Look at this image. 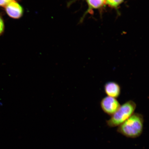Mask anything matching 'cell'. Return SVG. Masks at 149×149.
<instances>
[{
    "mask_svg": "<svg viewBox=\"0 0 149 149\" xmlns=\"http://www.w3.org/2000/svg\"><path fill=\"white\" fill-rule=\"evenodd\" d=\"M136 108V104L133 100L126 102L107 121V125L110 127L120 126L134 113Z\"/></svg>",
    "mask_w": 149,
    "mask_h": 149,
    "instance_id": "obj_2",
    "label": "cell"
},
{
    "mask_svg": "<svg viewBox=\"0 0 149 149\" xmlns=\"http://www.w3.org/2000/svg\"><path fill=\"white\" fill-rule=\"evenodd\" d=\"M144 122L143 115L141 113H134L118 126L117 131L126 137L136 138L142 133Z\"/></svg>",
    "mask_w": 149,
    "mask_h": 149,
    "instance_id": "obj_1",
    "label": "cell"
},
{
    "mask_svg": "<svg viewBox=\"0 0 149 149\" xmlns=\"http://www.w3.org/2000/svg\"><path fill=\"white\" fill-rule=\"evenodd\" d=\"M5 30V24L2 16L0 14V37L2 36Z\"/></svg>",
    "mask_w": 149,
    "mask_h": 149,
    "instance_id": "obj_8",
    "label": "cell"
},
{
    "mask_svg": "<svg viewBox=\"0 0 149 149\" xmlns=\"http://www.w3.org/2000/svg\"><path fill=\"white\" fill-rule=\"evenodd\" d=\"M100 105L104 112L111 116L118 110L121 106L116 98L108 96L102 98Z\"/></svg>",
    "mask_w": 149,
    "mask_h": 149,
    "instance_id": "obj_3",
    "label": "cell"
},
{
    "mask_svg": "<svg viewBox=\"0 0 149 149\" xmlns=\"http://www.w3.org/2000/svg\"><path fill=\"white\" fill-rule=\"evenodd\" d=\"M4 8L7 15L14 19H18L23 15V7L15 0L9 3Z\"/></svg>",
    "mask_w": 149,
    "mask_h": 149,
    "instance_id": "obj_4",
    "label": "cell"
},
{
    "mask_svg": "<svg viewBox=\"0 0 149 149\" xmlns=\"http://www.w3.org/2000/svg\"><path fill=\"white\" fill-rule=\"evenodd\" d=\"M3 106V103L2 102L0 101V107Z\"/></svg>",
    "mask_w": 149,
    "mask_h": 149,
    "instance_id": "obj_10",
    "label": "cell"
},
{
    "mask_svg": "<svg viewBox=\"0 0 149 149\" xmlns=\"http://www.w3.org/2000/svg\"><path fill=\"white\" fill-rule=\"evenodd\" d=\"M104 91L108 96L116 98L120 96L121 89L120 85L114 81L108 82L104 86Z\"/></svg>",
    "mask_w": 149,
    "mask_h": 149,
    "instance_id": "obj_5",
    "label": "cell"
},
{
    "mask_svg": "<svg viewBox=\"0 0 149 149\" xmlns=\"http://www.w3.org/2000/svg\"><path fill=\"white\" fill-rule=\"evenodd\" d=\"M125 0H105L106 4L111 8L117 9Z\"/></svg>",
    "mask_w": 149,
    "mask_h": 149,
    "instance_id": "obj_7",
    "label": "cell"
},
{
    "mask_svg": "<svg viewBox=\"0 0 149 149\" xmlns=\"http://www.w3.org/2000/svg\"><path fill=\"white\" fill-rule=\"evenodd\" d=\"M14 0H0V7L4 8L9 3Z\"/></svg>",
    "mask_w": 149,
    "mask_h": 149,
    "instance_id": "obj_9",
    "label": "cell"
},
{
    "mask_svg": "<svg viewBox=\"0 0 149 149\" xmlns=\"http://www.w3.org/2000/svg\"><path fill=\"white\" fill-rule=\"evenodd\" d=\"M88 6L85 15L91 13L92 11L102 8L105 6V0H85Z\"/></svg>",
    "mask_w": 149,
    "mask_h": 149,
    "instance_id": "obj_6",
    "label": "cell"
}]
</instances>
